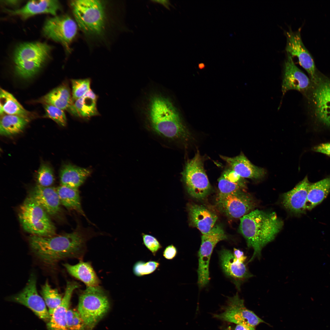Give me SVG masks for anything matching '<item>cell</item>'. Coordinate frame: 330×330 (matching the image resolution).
<instances>
[{
    "mask_svg": "<svg viewBox=\"0 0 330 330\" xmlns=\"http://www.w3.org/2000/svg\"><path fill=\"white\" fill-rule=\"evenodd\" d=\"M88 237L79 228L72 232L56 236L32 235L29 242L32 251L39 260L53 265L68 258H80L85 250Z\"/></svg>",
    "mask_w": 330,
    "mask_h": 330,
    "instance_id": "6da1fadb",
    "label": "cell"
},
{
    "mask_svg": "<svg viewBox=\"0 0 330 330\" xmlns=\"http://www.w3.org/2000/svg\"><path fill=\"white\" fill-rule=\"evenodd\" d=\"M152 129L163 137L174 140L187 141L190 134L178 110L171 101L160 94L152 95L147 111Z\"/></svg>",
    "mask_w": 330,
    "mask_h": 330,
    "instance_id": "7a4b0ae2",
    "label": "cell"
},
{
    "mask_svg": "<svg viewBox=\"0 0 330 330\" xmlns=\"http://www.w3.org/2000/svg\"><path fill=\"white\" fill-rule=\"evenodd\" d=\"M240 220V232L248 247L254 250L248 262L260 257L262 248L274 239L283 225V221L275 212L258 209L244 216Z\"/></svg>",
    "mask_w": 330,
    "mask_h": 330,
    "instance_id": "3957f363",
    "label": "cell"
},
{
    "mask_svg": "<svg viewBox=\"0 0 330 330\" xmlns=\"http://www.w3.org/2000/svg\"><path fill=\"white\" fill-rule=\"evenodd\" d=\"M51 50V47L45 43L27 42L19 45L13 55L16 74L24 79L35 75L49 59Z\"/></svg>",
    "mask_w": 330,
    "mask_h": 330,
    "instance_id": "277c9868",
    "label": "cell"
},
{
    "mask_svg": "<svg viewBox=\"0 0 330 330\" xmlns=\"http://www.w3.org/2000/svg\"><path fill=\"white\" fill-rule=\"evenodd\" d=\"M71 6L76 23L86 34L99 36L104 32L106 23L105 7L100 1L73 0Z\"/></svg>",
    "mask_w": 330,
    "mask_h": 330,
    "instance_id": "5b68a950",
    "label": "cell"
},
{
    "mask_svg": "<svg viewBox=\"0 0 330 330\" xmlns=\"http://www.w3.org/2000/svg\"><path fill=\"white\" fill-rule=\"evenodd\" d=\"M110 304L104 291L98 286L87 287L79 297L78 311L87 329H92L108 310Z\"/></svg>",
    "mask_w": 330,
    "mask_h": 330,
    "instance_id": "8992f818",
    "label": "cell"
},
{
    "mask_svg": "<svg viewBox=\"0 0 330 330\" xmlns=\"http://www.w3.org/2000/svg\"><path fill=\"white\" fill-rule=\"evenodd\" d=\"M18 218L23 229L30 233L51 237L55 228L46 211L29 196L20 206Z\"/></svg>",
    "mask_w": 330,
    "mask_h": 330,
    "instance_id": "52a82bcc",
    "label": "cell"
},
{
    "mask_svg": "<svg viewBox=\"0 0 330 330\" xmlns=\"http://www.w3.org/2000/svg\"><path fill=\"white\" fill-rule=\"evenodd\" d=\"M182 174L187 192L192 197L202 199L208 195L211 185L204 170L203 158L198 151L187 162Z\"/></svg>",
    "mask_w": 330,
    "mask_h": 330,
    "instance_id": "ba28073f",
    "label": "cell"
},
{
    "mask_svg": "<svg viewBox=\"0 0 330 330\" xmlns=\"http://www.w3.org/2000/svg\"><path fill=\"white\" fill-rule=\"evenodd\" d=\"M310 90L311 94L306 96L311 102L314 117L318 123L330 128V79L318 73Z\"/></svg>",
    "mask_w": 330,
    "mask_h": 330,
    "instance_id": "9c48e42d",
    "label": "cell"
},
{
    "mask_svg": "<svg viewBox=\"0 0 330 330\" xmlns=\"http://www.w3.org/2000/svg\"><path fill=\"white\" fill-rule=\"evenodd\" d=\"M227 236L222 227L217 225L208 233L203 234L198 253L197 270L198 284L200 288L205 287L209 281V264L213 250L220 241L225 240Z\"/></svg>",
    "mask_w": 330,
    "mask_h": 330,
    "instance_id": "30bf717a",
    "label": "cell"
},
{
    "mask_svg": "<svg viewBox=\"0 0 330 330\" xmlns=\"http://www.w3.org/2000/svg\"><path fill=\"white\" fill-rule=\"evenodd\" d=\"M218 208L228 217L240 218L249 213L255 206L253 199L243 190L228 194L219 193L216 200Z\"/></svg>",
    "mask_w": 330,
    "mask_h": 330,
    "instance_id": "8fae6325",
    "label": "cell"
},
{
    "mask_svg": "<svg viewBox=\"0 0 330 330\" xmlns=\"http://www.w3.org/2000/svg\"><path fill=\"white\" fill-rule=\"evenodd\" d=\"M77 31L76 22L66 15L56 16L48 19L45 22L43 29L45 36L61 43L68 50Z\"/></svg>",
    "mask_w": 330,
    "mask_h": 330,
    "instance_id": "7c38bea8",
    "label": "cell"
},
{
    "mask_svg": "<svg viewBox=\"0 0 330 330\" xmlns=\"http://www.w3.org/2000/svg\"><path fill=\"white\" fill-rule=\"evenodd\" d=\"M214 317L237 324L254 327L264 322L253 311L245 307L244 300L240 297L237 293L228 298L224 311L221 314H215Z\"/></svg>",
    "mask_w": 330,
    "mask_h": 330,
    "instance_id": "4fadbf2b",
    "label": "cell"
},
{
    "mask_svg": "<svg viewBox=\"0 0 330 330\" xmlns=\"http://www.w3.org/2000/svg\"><path fill=\"white\" fill-rule=\"evenodd\" d=\"M36 281L35 276L31 274L22 290L8 297V300L26 306L40 318L48 322L50 316L43 299L38 292Z\"/></svg>",
    "mask_w": 330,
    "mask_h": 330,
    "instance_id": "5bb4252c",
    "label": "cell"
},
{
    "mask_svg": "<svg viewBox=\"0 0 330 330\" xmlns=\"http://www.w3.org/2000/svg\"><path fill=\"white\" fill-rule=\"evenodd\" d=\"M301 28L293 31L291 28L285 32L286 38V53L292 58L296 57L300 65L309 74L311 82L316 79L318 73L311 54L303 44L301 35Z\"/></svg>",
    "mask_w": 330,
    "mask_h": 330,
    "instance_id": "9a60e30c",
    "label": "cell"
},
{
    "mask_svg": "<svg viewBox=\"0 0 330 330\" xmlns=\"http://www.w3.org/2000/svg\"><path fill=\"white\" fill-rule=\"evenodd\" d=\"M281 85L282 96L292 90L306 96L312 86L310 79L296 66L293 58L287 53L283 65Z\"/></svg>",
    "mask_w": 330,
    "mask_h": 330,
    "instance_id": "2e32d148",
    "label": "cell"
},
{
    "mask_svg": "<svg viewBox=\"0 0 330 330\" xmlns=\"http://www.w3.org/2000/svg\"><path fill=\"white\" fill-rule=\"evenodd\" d=\"M219 255L223 271L234 280L238 289L242 282L253 276L244 262L235 258L230 250L223 249L219 252Z\"/></svg>",
    "mask_w": 330,
    "mask_h": 330,
    "instance_id": "e0dca14e",
    "label": "cell"
},
{
    "mask_svg": "<svg viewBox=\"0 0 330 330\" xmlns=\"http://www.w3.org/2000/svg\"><path fill=\"white\" fill-rule=\"evenodd\" d=\"M311 183L307 176L291 190L283 196V204L288 210L296 214L304 213L309 188Z\"/></svg>",
    "mask_w": 330,
    "mask_h": 330,
    "instance_id": "ac0fdd59",
    "label": "cell"
},
{
    "mask_svg": "<svg viewBox=\"0 0 330 330\" xmlns=\"http://www.w3.org/2000/svg\"><path fill=\"white\" fill-rule=\"evenodd\" d=\"M220 156L231 169L242 178L258 179L266 174L265 169L253 164L242 153L232 157L222 155Z\"/></svg>",
    "mask_w": 330,
    "mask_h": 330,
    "instance_id": "d6986e66",
    "label": "cell"
},
{
    "mask_svg": "<svg viewBox=\"0 0 330 330\" xmlns=\"http://www.w3.org/2000/svg\"><path fill=\"white\" fill-rule=\"evenodd\" d=\"M79 286L75 281H68L64 294L60 304L54 310L47 322L49 330H67L66 324V317L68 310L72 293Z\"/></svg>",
    "mask_w": 330,
    "mask_h": 330,
    "instance_id": "ffe728a7",
    "label": "cell"
},
{
    "mask_svg": "<svg viewBox=\"0 0 330 330\" xmlns=\"http://www.w3.org/2000/svg\"><path fill=\"white\" fill-rule=\"evenodd\" d=\"M29 196L47 214L55 215L60 211L61 203L56 188L38 185L33 189Z\"/></svg>",
    "mask_w": 330,
    "mask_h": 330,
    "instance_id": "44dd1931",
    "label": "cell"
},
{
    "mask_svg": "<svg viewBox=\"0 0 330 330\" xmlns=\"http://www.w3.org/2000/svg\"><path fill=\"white\" fill-rule=\"evenodd\" d=\"M189 224L197 228L203 234L209 232L214 226L217 215L205 207L194 204L188 205Z\"/></svg>",
    "mask_w": 330,
    "mask_h": 330,
    "instance_id": "7402d4cb",
    "label": "cell"
},
{
    "mask_svg": "<svg viewBox=\"0 0 330 330\" xmlns=\"http://www.w3.org/2000/svg\"><path fill=\"white\" fill-rule=\"evenodd\" d=\"M38 102L43 105H50L63 110H68L74 116H78L69 88L65 84L54 88L39 98Z\"/></svg>",
    "mask_w": 330,
    "mask_h": 330,
    "instance_id": "603a6c76",
    "label": "cell"
},
{
    "mask_svg": "<svg viewBox=\"0 0 330 330\" xmlns=\"http://www.w3.org/2000/svg\"><path fill=\"white\" fill-rule=\"evenodd\" d=\"M61 7L60 3L57 0H32L28 2L19 9L6 10L10 15H17L25 20L40 13H50L55 16Z\"/></svg>",
    "mask_w": 330,
    "mask_h": 330,
    "instance_id": "cb8c5ba5",
    "label": "cell"
},
{
    "mask_svg": "<svg viewBox=\"0 0 330 330\" xmlns=\"http://www.w3.org/2000/svg\"><path fill=\"white\" fill-rule=\"evenodd\" d=\"M61 185L78 189L90 174L87 169L71 165H66L61 169L60 173Z\"/></svg>",
    "mask_w": 330,
    "mask_h": 330,
    "instance_id": "d4e9b609",
    "label": "cell"
},
{
    "mask_svg": "<svg viewBox=\"0 0 330 330\" xmlns=\"http://www.w3.org/2000/svg\"><path fill=\"white\" fill-rule=\"evenodd\" d=\"M64 266L71 275L82 281L87 287L98 286L99 280L89 262H80L75 265L65 263Z\"/></svg>",
    "mask_w": 330,
    "mask_h": 330,
    "instance_id": "484cf974",
    "label": "cell"
},
{
    "mask_svg": "<svg viewBox=\"0 0 330 330\" xmlns=\"http://www.w3.org/2000/svg\"><path fill=\"white\" fill-rule=\"evenodd\" d=\"M330 193V176L310 184L306 203V210H311L321 204Z\"/></svg>",
    "mask_w": 330,
    "mask_h": 330,
    "instance_id": "4316f807",
    "label": "cell"
},
{
    "mask_svg": "<svg viewBox=\"0 0 330 330\" xmlns=\"http://www.w3.org/2000/svg\"><path fill=\"white\" fill-rule=\"evenodd\" d=\"M243 178L230 168L226 169L218 179L219 193L226 194L243 190L245 187Z\"/></svg>",
    "mask_w": 330,
    "mask_h": 330,
    "instance_id": "83f0119b",
    "label": "cell"
},
{
    "mask_svg": "<svg viewBox=\"0 0 330 330\" xmlns=\"http://www.w3.org/2000/svg\"><path fill=\"white\" fill-rule=\"evenodd\" d=\"M29 118L20 116L3 114L1 116L0 133L9 136L22 132L28 124Z\"/></svg>",
    "mask_w": 330,
    "mask_h": 330,
    "instance_id": "f1b7e54d",
    "label": "cell"
},
{
    "mask_svg": "<svg viewBox=\"0 0 330 330\" xmlns=\"http://www.w3.org/2000/svg\"><path fill=\"white\" fill-rule=\"evenodd\" d=\"M0 114L15 115L29 118L31 115L25 109L14 96L8 92L1 88Z\"/></svg>",
    "mask_w": 330,
    "mask_h": 330,
    "instance_id": "f546056e",
    "label": "cell"
},
{
    "mask_svg": "<svg viewBox=\"0 0 330 330\" xmlns=\"http://www.w3.org/2000/svg\"><path fill=\"white\" fill-rule=\"evenodd\" d=\"M56 189L62 205L66 208L74 210L85 216L81 207L78 189L61 185Z\"/></svg>",
    "mask_w": 330,
    "mask_h": 330,
    "instance_id": "4dcf8cb0",
    "label": "cell"
},
{
    "mask_svg": "<svg viewBox=\"0 0 330 330\" xmlns=\"http://www.w3.org/2000/svg\"><path fill=\"white\" fill-rule=\"evenodd\" d=\"M97 97L91 89L82 97L74 102L79 116L89 117L99 114L96 102Z\"/></svg>",
    "mask_w": 330,
    "mask_h": 330,
    "instance_id": "1f68e13d",
    "label": "cell"
},
{
    "mask_svg": "<svg viewBox=\"0 0 330 330\" xmlns=\"http://www.w3.org/2000/svg\"><path fill=\"white\" fill-rule=\"evenodd\" d=\"M40 293L46 306L50 316L54 310L61 304L63 298L56 288H52L46 280L42 286Z\"/></svg>",
    "mask_w": 330,
    "mask_h": 330,
    "instance_id": "d6a6232c",
    "label": "cell"
},
{
    "mask_svg": "<svg viewBox=\"0 0 330 330\" xmlns=\"http://www.w3.org/2000/svg\"><path fill=\"white\" fill-rule=\"evenodd\" d=\"M67 330H86V326L78 310L69 309L66 317Z\"/></svg>",
    "mask_w": 330,
    "mask_h": 330,
    "instance_id": "836d02e7",
    "label": "cell"
},
{
    "mask_svg": "<svg viewBox=\"0 0 330 330\" xmlns=\"http://www.w3.org/2000/svg\"><path fill=\"white\" fill-rule=\"evenodd\" d=\"M71 83L72 97L74 102L90 90V80L89 79H72Z\"/></svg>",
    "mask_w": 330,
    "mask_h": 330,
    "instance_id": "e575fe53",
    "label": "cell"
},
{
    "mask_svg": "<svg viewBox=\"0 0 330 330\" xmlns=\"http://www.w3.org/2000/svg\"><path fill=\"white\" fill-rule=\"evenodd\" d=\"M37 180L38 185L43 187H50L54 181L53 170L47 164H42L38 170Z\"/></svg>",
    "mask_w": 330,
    "mask_h": 330,
    "instance_id": "d590c367",
    "label": "cell"
},
{
    "mask_svg": "<svg viewBox=\"0 0 330 330\" xmlns=\"http://www.w3.org/2000/svg\"><path fill=\"white\" fill-rule=\"evenodd\" d=\"M43 105L46 117L52 119L61 126H66L67 119L63 110L51 105Z\"/></svg>",
    "mask_w": 330,
    "mask_h": 330,
    "instance_id": "8d00e7d4",
    "label": "cell"
},
{
    "mask_svg": "<svg viewBox=\"0 0 330 330\" xmlns=\"http://www.w3.org/2000/svg\"><path fill=\"white\" fill-rule=\"evenodd\" d=\"M160 263L155 261L145 262L139 261L136 262L133 267V272L135 275L141 277L153 272L159 267Z\"/></svg>",
    "mask_w": 330,
    "mask_h": 330,
    "instance_id": "74e56055",
    "label": "cell"
},
{
    "mask_svg": "<svg viewBox=\"0 0 330 330\" xmlns=\"http://www.w3.org/2000/svg\"><path fill=\"white\" fill-rule=\"evenodd\" d=\"M143 243L145 247L155 255L156 252L162 248L158 240L153 236L142 233Z\"/></svg>",
    "mask_w": 330,
    "mask_h": 330,
    "instance_id": "f35d334b",
    "label": "cell"
},
{
    "mask_svg": "<svg viewBox=\"0 0 330 330\" xmlns=\"http://www.w3.org/2000/svg\"><path fill=\"white\" fill-rule=\"evenodd\" d=\"M177 251L176 248L173 245L171 244L167 246L163 251V255L167 259H172L176 255Z\"/></svg>",
    "mask_w": 330,
    "mask_h": 330,
    "instance_id": "ab89813d",
    "label": "cell"
},
{
    "mask_svg": "<svg viewBox=\"0 0 330 330\" xmlns=\"http://www.w3.org/2000/svg\"><path fill=\"white\" fill-rule=\"evenodd\" d=\"M313 151L321 153L330 156V142L323 143L314 147Z\"/></svg>",
    "mask_w": 330,
    "mask_h": 330,
    "instance_id": "60d3db41",
    "label": "cell"
},
{
    "mask_svg": "<svg viewBox=\"0 0 330 330\" xmlns=\"http://www.w3.org/2000/svg\"><path fill=\"white\" fill-rule=\"evenodd\" d=\"M233 254L235 258L241 262H244L247 258L244 252L239 249L234 248Z\"/></svg>",
    "mask_w": 330,
    "mask_h": 330,
    "instance_id": "b9f144b4",
    "label": "cell"
},
{
    "mask_svg": "<svg viewBox=\"0 0 330 330\" xmlns=\"http://www.w3.org/2000/svg\"><path fill=\"white\" fill-rule=\"evenodd\" d=\"M151 1L155 3L160 4L168 9H170V6L171 5L169 0H152Z\"/></svg>",
    "mask_w": 330,
    "mask_h": 330,
    "instance_id": "7bdbcfd3",
    "label": "cell"
},
{
    "mask_svg": "<svg viewBox=\"0 0 330 330\" xmlns=\"http://www.w3.org/2000/svg\"><path fill=\"white\" fill-rule=\"evenodd\" d=\"M234 330H255V327L237 324Z\"/></svg>",
    "mask_w": 330,
    "mask_h": 330,
    "instance_id": "ee69618b",
    "label": "cell"
},
{
    "mask_svg": "<svg viewBox=\"0 0 330 330\" xmlns=\"http://www.w3.org/2000/svg\"><path fill=\"white\" fill-rule=\"evenodd\" d=\"M19 2H20L19 1H16V0L5 1V3H6V4H8L9 5H16V4H17V3H18Z\"/></svg>",
    "mask_w": 330,
    "mask_h": 330,
    "instance_id": "f6af8a7d",
    "label": "cell"
},
{
    "mask_svg": "<svg viewBox=\"0 0 330 330\" xmlns=\"http://www.w3.org/2000/svg\"><path fill=\"white\" fill-rule=\"evenodd\" d=\"M199 67L200 68H201V67H203L204 66V64H203V63H201V64H199Z\"/></svg>",
    "mask_w": 330,
    "mask_h": 330,
    "instance_id": "bcb514c9",
    "label": "cell"
},
{
    "mask_svg": "<svg viewBox=\"0 0 330 330\" xmlns=\"http://www.w3.org/2000/svg\"><path fill=\"white\" fill-rule=\"evenodd\" d=\"M227 330H232L231 329H228Z\"/></svg>",
    "mask_w": 330,
    "mask_h": 330,
    "instance_id": "7dc6e473",
    "label": "cell"
}]
</instances>
